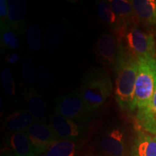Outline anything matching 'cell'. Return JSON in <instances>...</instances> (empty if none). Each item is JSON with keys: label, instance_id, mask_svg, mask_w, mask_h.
<instances>
[{"label": "cell", "instance_id": "obj_7", "mask_svg": "<svg viewBox=\"0 0 156 156\" xmlns=\"http://www.w3.org/2000/svg\"><path fill=\"white\" fill-rule=\"evenodd\" d=\"M50 125L58 140L79 141L86 131L84 124L54 114L50 117Z\"/></svg>", "mask_w": 156, "mask_h": 156}, {"label": "cell", "instance_id": "obj_6", "mask_svg": "<svg viewBox=\"0 0 156 156\" xmlns=\"http://www.w3.org/2000/svg\"><path fill=\"white\" fill-rule=\"evenodd\" d=\"M25 132L39 156L43 155L58 140L50 124L45 122H35Z\"/></svg>", "mask_w": 156, "mask_h": 156}, {"label": "cell", "instance_id": "obj_11", "mask_svg": "<svg viewBox=\"0 0 156 156\" xmlns=\"http://www.w3.org/2000/svg\"><path fill=\"white\" fill-rule=\"evenodd\" d=\"M96 10L101 20L112 30V33L116 36L118 40L120 39L125 28L108 2H98Z\"/></svg>", "mask_w": 156, "mask_h": 156}, {"label": "cell", "instance_id": "obj_10", "mask_svg": "<svg viewBox=\"0 0 156 156\" xmlns=\"http://www.w3.org/2000/svg\"><path fill=\"white\" fill-rule=\"evenodd\" d=\"M9 14L7 24L20 36H22L25 26L28 3L22 0H8Z\"/></svg>", "mask_w": 156, "mask_h": 156}, {"label": "cell", "instance_id": "obj_29", "mask_svg": "<svg viewBox=\"0 0 156 156\" xmlns=\"http://www.w3.org/2000/svg\"><path fill=\"white\" fill-rule=\"evenodd\" d=\"M96 156H104V155H96Z\"/></svg>", "mask_w": 156, "mask_h": 156}, {"label": "cell", "instance_id": "obj_13", "mask_svg": "<svg viewBox=\"0 0 156 156\" xmlns=\"http://www.w3.org/2000/svg\"><path fill=\"white\" fill-rule=\"evenodd\" d=\"M25 110H26L36 120L45 122L46 116V106L42 97L36 90L31 88L24 94Z\"/></svg>", "mask_w": 156, "mask_h": 156}, {"label": "cell", "instance_id": "obj_22", "mask_svg": "<svg viewBox=\"0 0 156 156\" xmlns=\"http://www.w3.org/2000/svg\"><path fill=\"white\" fill-rule=\"evenodd\" d=\"M26 42L29 48L33 51H37L40 49L43 42V32L39 25L32 24L28 27Z\"/></svg>", "mask_w": 156, "mask_h": 156}, {"label": "cell", "instance_id": "obj_20", "mask_svg": "<svg viewBox=\"0 0 156 156\" xmlns=\"http://www.w3.org/2000/svg\"><path fill=\"white\" fill-rule=\"evenodd\" d=\"M0 38L2 48L6 53L15 52L19 50L20 43L18 34L7 23H0Z\"/></svg>", "mask_w": 156, "mask_h": 156}, {"label": "cell", "instance_id": "obj_19", "mask_svg": "<svg viewBox=\"0 0 156 156\" xmlns=\"http://www.w3.org/2000/svg\"><path fill=\"white\" fill-rule=\"evenodd\" d=\"M79 151L80 145L78 144V141L69 140H57L41 155L78 156Z\"/></svg>", "mask_w": 156, "mask_h": 156}, {"label": "cell", "instance_id": "obj_2", "mask_svg": "<svg viewBox=\"0 0 156 156\" xmlns=\"http://www.w3.org/2000/svg\"><path fill=\"white\" fill-rule=\"evenodd\" d=\"M112 90L113 82L108 72L95 68L84 76L78 92L87 108L95 112L112 95Z\"/></svg>", "mask_w": 156, "mask_h": 156}, {"label": "cell", "instance_id": "obj_27", "mask_svg": "<svg viewBox=\"0 0 156 156\" xmlns=\"http://www.w3.org/2000/svg\"><path fill=\"white\" fill-rule=\"evenodd\" d=\"M5 61L9 65H17L20 62V55L17 52H9L5 55Z\"/></svg>", "mask_w": 156, "mask_h": 156}, {"label": "cell", "instance_id": "obj_4", "mask_svg": "<svg viewBox=\"0 0 156 156\" xmlns=\"http://www.w3.org/2000/svg\"><path fill=\"white\" fill-rule=\"evenodd\" d=\"M138 62L134 98L136 112H141L148 108L153 97L156 82V59L138 58Z\"/></svg>", "mask_w": 156, "mask_h": 156}, {"label": "cell", "instance_id": "obj_5", "mask_svg": "<svg viewBox=\"0 0 156 156\" xmlns=\"http://www.w3.org/2000/svg\"><path fill=\"white\" fill-rule=\"evenodd\" d=\"M54 109L55 114L82 124L92 120L95 115V112L87 108L78 91L58 97L54 102Z\"/></svg>", "mask_w": 156, "mask_h": 156}, {"label": "cell", "instance_id": "obj_16", "mask_svg": "<svg viewBox=\"0 0 156 156\" xmlns=\"http://www.w3.org/2000/svg\"><path fill=\"white\" fill-rule=\"evenodd\" d=\"M108 2L116 14L119 17L125 29L130 25L140 24L132 1L111 0Z\"/></svg>", "mask_w": 156, "mask_h": 156}, {"label": "cell", "instance_id": "obj_8", "mask_svg": "<svg viewBox=\"0 0 156 156\" xmlns=\"http://www.w3.org/2000/svg\"><path fill=\"white\" fill-rule=\"evenodd\" d=\"M99 147L108 156H125L124 131L119 126H112L101 136Z\"/></svg>", "mask_w": 156, "mask_h": 156}, {"label": "cell", "instance_id": "obj_18", "mask_svg": "<svg viewBox=\"0 0 156 156\" xmlns=\"http://www.w3.org/2000/svg\"><path fill=\"white\" fill-rule=\"evenodd\" d=\"M35 119L25 109L12 112L7 117L5 125L9 132H25L33 123Z\"/></svg>", "mask_w": 156, "mask_h": 156}, {"label": "cell", "instance_id": "obj_21", "mask_svg": "<svg viewBox=\"0 0 156 156\" xmlns=\"http://www.w3.org/2000/svg\"><path fill=\"white\" fill-rule=\"evenodd\" d=\"M65 34V29L61 23H56L48 27L45 38V44L48 50H56L62 44Z\"/></svg>", "mask_w": 156, "mask_h": 156}, {"label": "cell", "instance_id": "obj_1", "mask_svg": "<svg viewBox=\"0 0 156 156\" xmlns=\"http://www.w3.org/2000/svg\"><path fill=\"white\" fill-rule=\"evenodd\" d=\"M119 41V40H118ZM139 62L119 41V50L113 69L115 73V98L123 112L136 110L134 89Z\"/></svg>", "mask_w": 156, "mask_h": 156}, {"label": "cell", "instance_id": "obj_9", "mask_svg": "<svg viewBox=\"0 0 156 156\" xmlns=\"http://www.w3.org/2000/svg\"><path fill=\"white\" fill-rule=\"evenodd\" d=\"M119 50V41L113 33L103 34L95 45L97 58L104 65L114 67Z\"/></svg>", "mask_w": 156, "mask_h": 156}, {"label": "cell", "instance_id": "obj_23", "mask_svg": "<svg viewBox=\"0 0 156 156\" xmlns=\"http://www.w3.org/2000/svg\"><path fill=\"white\" fill-rule=\"evenodd\" d=\"M1 83L4 92L7 96L13 98L16 96V87L14 78L12 75L10 68L7 65H2L1 67Z\"/></svg>", "mask_w": 156, "mask_h": 156}, {"label": "cell", "instance_id": "obj_26", "mask_svg": "<svg viewBox=\"0 0 156 156\" xmlns=\"http://www.w3.org/2000/svg\"><path fill=\"white\" fill-rule=\"evenodd\" d=\"M9 14L7 0H0V23H7Z\"/></svg>", "mask_w": 156, "mask_h": 156}, {"label": "cell", "instance_id": "obj_24", "mask_svg": "<svg viewBox=\"0 0 156 156\" xmlns=\"http://www.w3.org/2000/svg\"><path fill=\"white\" fill-rule=\"evenodd\" d=\"M21 74L23 80L28 85H33L36 78V72L32 59L24 56L21 61Z\"/></svg>", "mask_w": 156, "mask_h": 156}, {"label": "cell", "instance_id": "obj_25", "mask_svg": "<svg viewBox=\"0 0 156 156\" xmlns=\"http://www.w3.org/2000/svg\"><path fill=\"white\" fill-rule=\"evenodd\" d=\"M36 77L39 85L44 88L50 87L54 81L51 71L45 65H41L37 68Z\"/></svg>", "mask_w": 156, "mask_h": 156}, {"label": "cell", "instance_id": "obj_3", "mask_svg": "<svg viewBox=\"0 0 156 156\" xmlns=\"http://www.w3.org/2000/svg\"><path fill=\"white\" fill-rule=\"evenodd\" d=\"M119 41L137 59H156V42L153 34L140 24L127 27Z\"/></svg>", "mask_w": 156, "mask_h": 156}, {"label": "cell", "instance_id": "obj_12", "mask_svg": "<svg viewBox=\"0 0 156 156\" xmlns=\"http://www.w3.org/2000/svg\"><path fill=\"white\" fill-rule=\"evenodd\" d=\"M10 153L17 156H39L25 132H10L6 140Z\"/></svg>", "mask_w": 156, "mask_h": 156}, {"label": "cell", "instance_id": "obj_14", "mask_svg": "<svg viewBox=\"0 0 156 156\" xmlns=\"http://www.w3.org/2000/svg\"><path fill=\"white\" fill-rule=\"evenodd\" d=\"M140 24L156 27V0H132Z\"/></svg>", "mask_w": 156, "mask_h": 156}, {"label": "cell", "instance_id": "obj_15", "mask_svg": "<svg viewBox=\"0 0 156 156\" xmlns=\"http://www.w3.org/2000/svg\"><path fill=\"white\" fill-rule=\"evenodd\" d=\"M133 156H156V135L139 131L132 147Z\"/></svg>", "mask_w": 156, "mask_h": 156}, {"label": "cell", "instance_id": "obj_28", "mask_svg": "<svg viewBox=\"0 0 156 156\" xmlns=\"http://www.w3.org/2000/svg\"><path fill=\"white\" fill-rule=\"evenodd\" d=\"M6 156H17L16 155H15V154L10 153V152H9V153H7L6 154Z\"/></svg>", "mask_w": 156, "mask_h": 156}, {"label": "cell", "instance_id": "obj_17", "mask_svg": "<svg viewBox=\"0 0 156 156\" xmlns=\"http://www.w3.org/2000/svg\"><path fill=\"white\" fill-rule=\"evenodd\" d=\"M136 120L148 133L156 135V82L151 103L145 110L136 112Z\"/></svg>", "mask_w": 156, "mask_h": 156}]
</instances>
